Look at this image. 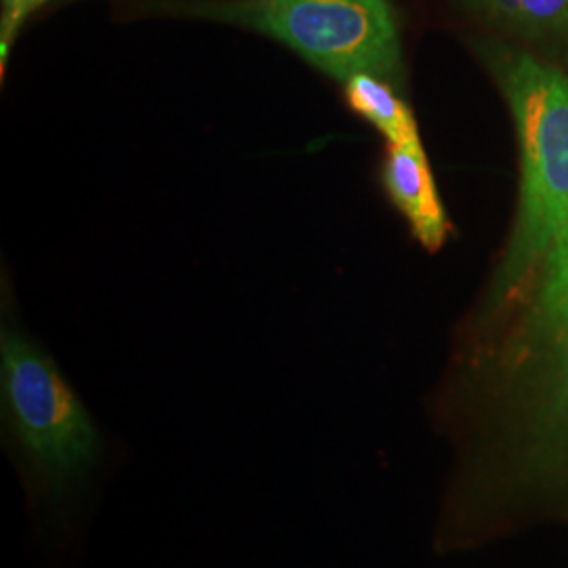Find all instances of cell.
I'll return each instance as SVG.
<instances>
[{
	"mask_svg": "<svg viewBox=\"0 0 568 568\" xmlns=\"http://www.w3.org/2000/svg\"><path fill=\"white\" fill-rule=\"evenodd\" d=\"M0 392L2 443L34 537L51 560H77L121 450L47 349L13 323L0 333Z\"/></svg>",
	"mask_w": 568,
	"mask_h": 568,
	"instance_id": "obj_1",
	"label": "cell"
},
{
	"mask_svg": "<svg viewBox=\"0 0 568 568\" xmlns=\"http://www.w3.org/2000/svg\"><path fill=\"white\" fill-rule=\"evenodd\" d=\"M537 291V323L560 366L568 387V234L541 264Z\"/></svg>",
	"mask_w": 568,
	"mask_h": 568,
	"instance_id": "obj_6",
	"label": "cell"
},
{
	"mask_svg": "<svg viewBox=\"0 0 568 568\" xmlns=\"http://www.w3.org/2000/svg\"><path fill=\"white\" fill-rule=\"evenodd\" d=\"M384 185L417 241L427 251L440 248L447 241V213L440 203L422 140L389 145L384 163Z\"/></svg>",
	"mask_w": 568,
	"mask_h": 568,
	"instance_id": "obj_4",
	"label": "cell"
},
{
	"mask_svg": "<svg viewBox=\"0 0 568 568\" xmlns=\"http://www.w3.org/2000/svg\"><path fill=\"white\" fill-rule=\"evenodd\" d=\"M51 0H2V20H0V63L4 65L11 53V47L20 34L21 26L30 20Z\"/></svg>",
	"mask_w": 568,
	"mask_h": 568,
	"instance_id": "obj_8",
	"label": "cell"
},
{
	"mask_svg": "<svg viewBox=\"0 0 568 568\" xmlns=\"http://www.w3.org/2000/svg\"><path fill=\"white\" fill-rule=\"evenodd\" d=\"M347 105L371 122L389 145L419 140L413 112L387 84L386 79L373 74H356L344 82Z\"/></svg>",
	"mask_w": 568,
	"mask_h": 568,
	"instance_id": "obj_5",
	"label": "cell"
},
{
	"mask_svg": "<svg viewBox=\"0 0 568 568\" xmlns=\"http://www.w3.org/2000/svg\"><path fill=\"white\" fill-rule=\"evenodd\" d=\"M520 148L518 224L504 278L516 281L541 267L568 234V79L530 55L504 63Z\"/></svg>",
	"mask_w": 568,
	"mask_h": 568,
	"instance_id": "obj_3",
	"label": "cell"
},
{
	"mask_svg": "<svg viewBox=\"0 0 568 568\" xmlns=\"http://www.w3.org/2000/svg\"><path fill=\"white\" fill-rule=\"evenodd\" d=\"M490 20L528 34H568V0H464Z\"/></svg>",
	"mask_w": 568,
	"mask_h": 568,
	"instance_id": "obj_7",
	"label": "cell"
},
{
	"mask_svg": "<svg viewBox=\"0 0 568 568\" xmlns=\"http://www.w3.org/2000/svg\"><path fill=\"white\" fill-rule=\"evenodd\" d=\"M145 11L264 34L342 82L400 74L392 0H152Z\"/></svg>",
	"mask_w": 568,
	"mask_h": 568,
	"instance_id": "obj_2",
	"label": "cell"
}]
</instances>
